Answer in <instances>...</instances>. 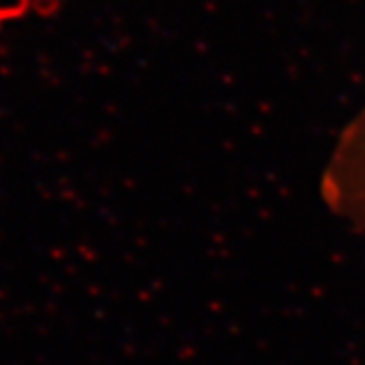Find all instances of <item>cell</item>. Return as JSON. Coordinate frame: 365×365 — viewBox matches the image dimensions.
Instances as JSON below:
<instances>
[{"label": "cell", "mask_w": 365, "mask_h": 365, "mask_svg": "<svg viewBox=\"0 0 365 365\" xmlns=\"http://www.w3.org/2000/svg\"><path fill=\"white\" fill-rule=\"evenodd\" d=\"M328 210L356 231H365V103L336 135L322 174Z\"/></svg>", "instance_id": "cell-1"}]
</instances>
